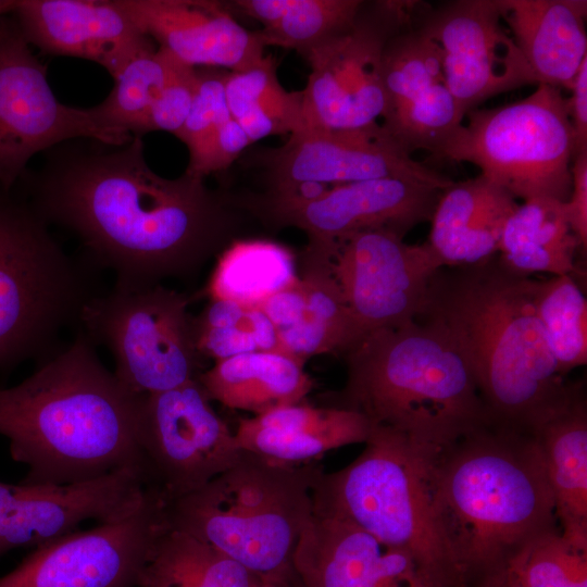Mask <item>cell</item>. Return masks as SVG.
Instances as JSON below:
<instances>
[{
	"instance_id": "6da1fadb",
	"label": "cell",
	"mask_w": 587,
	"mask_h": 587,
	"mask_svg": "<svg viewBox=\"0 0 587 587\" xmlns=\"http://www.w3.org/2000/svg\"><path fill=\"white\" fill-rule=\"evenodd\" d=\"M22 178L32 209L74 233L86 259L112 271L121 290L196 275L235 240L239 224L229 196L204 179L153 172L140 136L122 145L62 142Z\"/></svg>"
},
{
	"instance_id": "7a4b0ae2",
	"label": "cell",
	"mask_w": 587,
	"mask_h": 587,
	"mask_svg": "<svg viewBox=\"0 0 587 587\" xmlns=\"http://www.w3.org/2000/svg\"><path fill=\"white\" fill-rule=\"evenodd\" d=\"M143 396L127 390L77 329L20 384L0 388V435L28 471L22 483L61 485L140 466ZM141 467V466H140Z\"/></svg>"
},
{
	"instance_id": "3957f363",
	"label": "cell",
	"mask_w": 587,
	"mask_h": 587,
	"mask_svg": "<svg viewBox=\"0 0 587 587\" xmlns=\"http://www.w3.org/2000/svg\"><path fill=\"white\" fill-rule=\"evenodd\" d=\"M416 320L436 324L470 366L492 420L532 432L573 394L534 304V279L498 257L444 266Z\"/></svg>"
},
{
	"instance_id": "277c9868",
	"label": "cell",
	"mask_w": 587,
	"mask_h": 587,
	"mask_svg": "<svg viewBox=\"0 0 587 587\" xmlns=\"http://www.w3.org/2000/svg\"><path fill=\"white\" fill-rule=\"evenodd\" d=\"M430 483L439 527L467 585L560 528L536 440L515 426L490 419L436 451Z\"/></svg>"
},
{
	"instance_id": "5b68a950",
	"label": "cell",
	"mask_w": 587,
	"mask_h": 587,
	"mask_svg": "<svg viewBox=\"0 0 587 587\" xmlns=\"http://www.w3.org/2000/svg\"><path fill=\"white\" fill-rule=\"evenodd\" d=\"M330 398L435 451L491 419L465 359L436 324L414 320L364 334L344 353Z\"/></svg>"
},
{
	"instance_id": "8992f818",
	"label": "cell",
	"mask_w": 587,
	"mask_h": 587,
	"mask_svg": "<svg viewBox=\"0 0 587 587\" xmlns=\"http://www.w3.org/2000/svg\"><path fill=\"white\" fill-rule=\"evenodd\" d=\"M323 471L319 461L283 464L242 450L234 465L208 484L164 502V523L261 579L286 577L313 514V487Z\"/></svg>"
},
{
	"instance_id": "52a82bcc",
	"label": "cell",
	"mask_w": 587,
	"mask_h": 587,
	"mask_svg": "<svg viewBox=\"0 0 587 587\" xmlns=\"http://www.w3.org/2000/svg\"><path fill=\"white\" fill-rule=\"evenodd\" d=\"M347 466L320 474L313 513L347 520L409 552L437 587H467L439 527L432 497L435 450L373 425Z\"/></svg>"
},
{
	"instance_id": "ba28073f",
	"label": "cell",
	"mask_w": 587,
	"mask_h": 587,
	"mask_svg": "<svg viewBox=\"0 0 587 587\" xmlns=\"http://www.w3.org/2000/svg\"><path fill=\"white\" fill-rule=\"evenodd\" d=\"M48 226L0 187V371L60 351L62 332L77 330L86 305L101 294L93 265L70 257Z\"/></svg>"
},
{
	"instance_id": "9c48e42d",
	"label": "cell",
	"mask_w": 587,
	"mask_h": 587,
	"mask_svg": "<svg viewBox=\"0 0 587 587\" xmlns=\"http://www.w3.org/2000/svg\"><path fill=\"white\" fill-rule=\"evenodd\" d=\"M466 115L433 158L472 163L515 199L567 201L575 140L559 88L541 84L517 102Z\"/></svg>"
},
{
	"instance_id": "30bf717a",
	"label": "cell",
	"mask_w": 587,
	"mask_h": 587,
	"mask_svg": "<svg viewBox=\"0 0 587 587\" xmlns=\"http://www.w3.org/2000/svg\"><path fill=\"white\" fill-rule=\"evenodd\" d=\"M191 300L162 284L113 288L88 302L78 329L111 351L114 375L127 390L137 396L170 390L204 371L192 336Z\"/></svg>"
},
{
	"instance_id": "8fae6325",
	"label": "cell",
	"mask_w": 587,
	"mask_h": 587,
	"mask_svg": "<svg viewBox=\"0 0 587 587\" xmlns=\"http://www.w3.org/2000/svg\"><path fill=\"white\" fill-rule=\"evenodd\" d=\"M417 1L365 2L351 25L303 57L310 74L300 127L350 129L377 123L385 108L382 58L386 43L411 24Z\"/></svg>"
},
{
	"instance_id": "7c38bea8",
	"label": "cell",
	"mask_w": 587,
	"mask_h": 587,
	"mask_svg": "<svg viewBox=\"0 0 587 587\" xmlns=\"http://www.w3.org/2000/svg\"><path fill=\"white\" fill-rule=\"evenodd\" d=\"M302 258L327 270L363 335L416 320L432 277L444 267L427 241L409 245L383 229L308 240Z\"/></svg>"
},
{
	"instance_id": "4fadbf2b",
	"label": "cell",
	"mask_w": 587,
	"mask_h": 587,
	"mask_svg": "<svg viewBox=\"0 0 587 587\" xmlns=\"http://www.w3.org/2000/svg\"><path fill=\"white\" fill-rule=\"evenodd\" d=\"M138 448L147 487L164 502L201 488L242 452L198 379L143 396Z\"/></svg>"
},
{
	"instance_id": "5bb4252c",
	"label": "cell",
	"mask_w": 587,
	"mask_h": 587,
	"mask_svg": "<svg viewBox=\"0 0 587 587\" xmlns=\"http://www.w3.org/2000/svg\"><path fill=\"white\" fill-rule=\"evenodd\" d=\"M79 138L125 143L98 123L91 108L60 102L48 83L47 67L33 53L16 23H3L0 34V187L11 191L34 155Z\"/></svg>"
},
{
	"instance_id": "9a60e30c",
	"label": "cell",
	"mask_w": 587,
	"mask_h": 587,
	"mask_svg": "<svg viewBox=\"0 0 587 587\" xmlns=\"http://www.w3.org/2000/svg\"><path fill=\"white\" fill-rule=\"evenodd\" d=\"M164 501L148 487L140 507L36 547L0 587H139L152 547L164 528Z\"/></svg>"
},
{
	"instance_id": "2e32d148",
	"label": "cell",
	"mask_w": 587,
	"mask_h": 587,
	"mask_svg": "<svg viewBox=\"0 0 587 587\" xmlns=\"http://www.w3.org/2000/svg\"><path fill=\"white\" fill-rule=\"evenodd\" d=\"M444 190L397 177L335 185L309 201L276 199L264 193L230 198L233 204L274 228L296 227L308 240H323L367 229L404 237L430 222Z\"/></svg>"
},
{
	"instance_id": "e0dca14e",
	"label": "cell",
	"mask_w": 587,
	"mask_h": 587,
	"mask_svg": "<svg viewBox=\"0 0 587 587\" xmlns=\"http://www.w3.org/2000/svg\"><path fill=\"white\" fill-rule=\"evenodd\" d=\"M416 25L439 48L447 86L466 115L487 99L537 84L501 17L499 0L422 4Z\"/></svg>"
},
{
	"instance_id": "ac0fdd59",
	"label": "cell",
	"mask_w": 587,
	"mask_h": 587,
	"mask_svg": "<svg viewBox=\"0 0 587 587\" xmlns=\"http://www.w3.org/2000/svg\"><path fill=\"white\" fill-rule=\"evenodd\" d=\"M266 191L301 183L340 185L373 178L397 177L447 189L454 182L413 160L375 123L350 129L299 127L285 145L260 153Z\"/></svg>"
},
{
	"instance_id": "d6986e66",
	"label": "cell",
	"mask_w": 587,
	"mask_h": 587,
	"mask_svg": "<svg viewBox=\"0 0 587 587\" xmlns=\"http://www.w3.org/2000/svg\"><path fill=\"white\" fill-rule=\"evenodd\" d=\"M147 489L138 465L61 485L0 482V557L74 533L88 520L124 519L140 507Z\"/></svg>"
},
{
	"instance_id": "ffe728a7",
	"label": "cell",
	"mask_w": 587,
	"mask_h": 587,
	"mask_svg": "<svg viewBox=\"0 0 587 587\" xmlns=\"http://www.w3.org/2000/svg\"><path fill=\"white\" fill-rule=\"evenodd\" d=\"M416 16L383 52L382 126L409 154L423 149L433 155L465 115L447 86L439 48L417 27Z\"/></svg>"
},
{
	"instance_id": "44dd1931",
	"label": "cell",
	"mask_w": 587,
	"mask_h": 587,
	"mask_svg": "<svg viewBox=\"0 0 587 587\" xmlns=\"http://www.w3.org/2000/svg\"><path fill=\"white\" fill-rule=\"evenodd\" d=\"M291 567L299 587H437L409 552L347 520L314 513Z\"/></svg>"
},
{
	"instance_id": "7402d4cb",
	"label": "cell",
	"mask_w": 587,
	"mask_h": 587,
	"mask_svg": "<svg viewBox=\"0 0 587 587\" xmlns=\"http://www.w3.org/2000/svg\"><path fill=\"white\" fill-rule=\"evenodd\" d=\"M12 13L29 45L47 54L93 61L112 77L155 49L117 0H16Z\"/></svg>"
},
{
	"instance_id": "603a6c76",
	"label": "cell",
	"mask_w": 587,
	"mask_h": 587,
	"mask_svg": "<svg viewBox=\"0 0 587 587\" xmlns=\"http://www.w3.org/2000/svg\"><path fill=\"white\" fill-rule=\"evenodd\" d=\"M136 26L178 61L228 72L264 57L258 30L241 26L217 1L117 0Z\"/></svg>"
},
{
	"instance_id": "cb8c5ba5",
	"label": "cell",
	"mask_w": 587,
	"mask_h": 587,
	"mask_svg": "<svg viewBox=\"0 0 587 587\" xmlns=\"http://www.w3.org/2000/svg\"><path fill=\"white\" fill-rule=\"evenodd\" d=\"M373 425L359 411L303 402L240 419L234 432L245 451L283 464L319 461L327 451L365 442Z\"/></svg>"
},
{
	"instance_id": "d4e9b609",
	"label": "cell",
	"mask_w": 587,
	"mask_h": 587,
	"mask_svg": "<svg viewBox=\"0 0 587 587\" xmlns=\"http://www.w3.org/2000/svg\"><path fill=\"white\" fill-rule=\"evenodd\" d=\"M537 85L570 89L587 58L586 0H499Z\"/></svg>"
},
{
	"instance_id": "484cf974",
	"label": "cell",
	"mask_w": 587,
	"mask_h": 587,
	"mask_svg": "<svg viewBox=\"0 0 587 587\" xmlns=\"http://www.w3.org/2000/svg\"><path fill=\"white\" fill-rule=\"evenodd\" d=\"M516 199L483 175L453 183L437 202L428 245L444 266H467L498 253L504 225Z\"/></svg>"
},
{
	"instance_id": "4316f807",
	"label": "cell",
	"mask_w": 587,
	"mask_h": 587,
	"mask_svg": "<svg viewBox=\"0 0 587 587\" xmlns=\"http://www.w3.org/2000/svg\"><path fill=\"white\" fill-rule=\"evenodd\" d=\"M530 434L542 458L560 532L587 549V404L582 384Z\"/></svg>"
},
{
	"instance_id": "83f0119b",
	"label": "cell",
	"mask_w": 587,
	"mask_h": 587,
	"mask_svg": "<svg viewBox=\"0 0 587 587\" xmlns=\"http://www.w3.org/2000/svg\"><path fill=\"white\" fill-rule=\"evenodd\" d=\"M198 380L211 401L253 415L300 403L313 389L304 363L277 350L215 361Z\"/></svg>"
},
{
	"instance_id": "f1b7e54d",
	"label": "cell",
	"mask_w": 587,
	"mask_h": 587,
	"mask_svg": "<svg viewBox=\"0 0 587 587\" xmlns=\"http://www.w3.org/2000/svg\"><path fill=\"white\" fill-rule=\"evenodd\" d=\"M582 247L573 233L564 202L539 198L524 201L508 218L499 241V259L524 274L574 275L575 252Z\"/></svg>"
},
{
	"instance_id": "f546056e",
	"label": "cell",
	"mask_w": 587,
	"mask_h": 587,
	"mask_svg": "<svg viewBox=\"0 0 587 587\" xmlns=\"http://www.w3.org/2000/svg\"><path fill=\"white\" fill-rule=\"evenodd\" d=\"M299 277L305 305L296 324L277 333L278 350L303 363L319 354L344 355L363 334L339 287L324 266L305 258Z\"/></svg>"
},
{
	"instance_id": "4dcf8cb0",
	"label": "cell",
	"mask_w": 587,
	"mask_h": 587,
	"mask_svg": "<svg viewBox=\"0 0 587 587\" xmlns=\"http://www.w3.org/2000/svg\"><path fill=\"white\" fill-rule=\"evenodd\" d=\"M298 279L296 258L286 247L268 240L235 239L217 255L202 294L209 300L259 307Z\"/></svg>"
},
{
	"instance_id": "1f68e13d",
	"label": "cell",
	"mask_w": 587,
	"mask_h": 587,
	"mask_svg": "<svg viewBox=\"0 0 587 587\" xmlns=\"http://www.w3.org/2000/svg\"><path fill=\"white\" fill-rule=\"evenodd\" d=\"M259 580L210 545L165 525L146 562L139 587H255Z\"/></svg>"
},
{
	"instance_id": "d6a6232c",
	"label": "cell",
	"mask_w": 587,
	"mask_h": 587,
	"mask_svg": "<svg viewBox=\"0 0 587 587\" xmlns=\"http://www.w3.org/2000/svg\"><path fill=\"white\" fill-rule=\"evenodd\" d=\"M225 95L230 116L252 143L274 135H290L302 124V90L288 91L282 86L272 55L227 72Z\"/></svg>"
},
{
	"instance_id": "836d02e7",
	"label": "cell",
	"mask_w": 587,
	"mask_h": 587,
	"mask_svg": "<svg viewBox=\"0 0 587 587\" xmlns=\"http://www.w3.org/2000/svg\"><path fill=\"white\" fill-rule=\"evenodd\" d=\"M176 59L158 48L127 62L114 76L108 97L91 108L98 123L126 142L132 139L165 86Z\"/></svg>"
},
{
	"instance_id": "e575fe53",
	"label": "cell",
	"mask_w": 587,
	"mask_h": 587,
	"mask_svg": "<svg viewBox=\"0 0 587 587\" xmlns=\"http://www.w3.org/2000/svg\"><path fill=\"white\" fill-rule=\"evenodd\" d=\"M534 304L559 373L587 363V300L573 275L534 279Z\"/></svg>"
},
{
	"instance_id": "d590c367",
	"label": "cell",
	"mask_w": 587,
	"mask_h": 587,
	"mask_svg": "<svg viewBox=\"0 0 587 587\" xmlns=\"http://www.w3.org/2000/svg\"><path fill=\"white\" fill-rule=\"evenodd\" d=\"M192 336L204 359L224 360L253 351L278 350L277 332L259 307L209 300L191 317Z\"/></svg>"
},
{
	"instance_id": "8d00e7d4",
	"label": "cell",
	"mask_w": 587,
	"mask_h": 587,
	"mask_svg": "<svg viewBox=\"0 0 587 587\" xmlns=\"http://www.w3.org/2000/svg\"><path fill=\"white\" fill-rule=\"evenodd\" d=\"M362 0H283L278 17L258 30L264 46L309 50L348 28Z\"/></svg>"
},
{
	"instance_id": "74e56055",
	"label": "cell",
	"mask_w": 587,
	"mask_h": 587,
	"mask_svg": "<svg viewBox=\"0 0 587 587\" xmlns=\"http://www.w3.org/2000/svg\"><path fill=\"white\" fill-rule=\"evenodd\" d=\"M505 570L524 587H587V549L554 528L526 542Z\"/></svg>"
},
{
	"instance_id": "f35d334b",
	"label": "cell",
	"mask_w": 587,
	"mask_h": 587,
	"mask_svg": "<svg viewBox=\"0 0 587 587\" xmlns=\"http://www.w3.org/2000/svg\"><path fill=\"white\" fill-rule=\"evenodd\" d=\"M227 72L214 67H197L198 80L187 118L176 135L189 152L185 171L191 174L201 162L217 129L230 117L225 82Z\"/></svg>"
},
{
	"instance_id": "ab89813d",
	"label": "cell",
	"mask_w": 587,
	"mask_h": 587,
	"mask_svg": "<svg viewBox=\"0 0 587 587\" xmlns=\"http://www.w3.org/2000/svg\"><path fill=\"white\" fill-rule=\"evenodd\" d=\"M197 80V68L176 59L171 76L134 136L142 137L154 130H165L176 136L189 113Z\"/></svg>"
},
{
	"instance_id": "60d3db41",
	"label": "cell",
	"mask_w": 587,
	"mask_h": 587,
	"mask_svg": "<svg viewBox=\"0 0 587 587\" xmlns=\"http://www.w3.org/2000/svg\"><path fill=\"white\" fill-rule=\"evenodd\" d=\"M251 143L246 132L230 116L217 129L197 168L188 175L204 179L212 173L226 170Z\"/></svg>"
},
{
	"instance_id": "b9f144b4",
	"label": "cell",
	"mask_w": 587,
	"mask_h": 587,
	"mask_svg": "<svg viewBox=\"0 0 587 587\" xmlns=\"http://www.w3.org/2000/svg\"><path fill=\"white\" fill-rule=\"evenodd\" d=\"M572 191L564 202L569 224L584 249L587 246V150L573 158Z\"/></svg>"
},
{
	"instance_id": "7bdbcfd3",
	"label": "cell",
	"mask_w": 587,
	"mask_h": 587,
	"mask_svg": "<svg viewBox=\"0 0 587 587\" xmlns=\"http://www.w3.org/2000/svg\"><path fill=\"white\" fill-rule=\"evenodd\" d=\"M305 305V290L299 277L295 284L275 292L265 299L259 308L275 327L284 330L296 324Z\"/></svg>"
},
{
	"instance_id": "ee69618b",
	"label": "cell",
	"mask_w": 587,
	"mask_h": 587,
	"mask_svg": "<svg viewBox=\"0 0 587 587\" xmlns=\"http://www.w3.org/2000/svg\"><path fill=\"white\" fill-rule=\"evenodd\" d=\"M566 99L569 117L574 132L575 154L587 150V58L582 62Z\"/></svg>"
},
{
	"instance_id": "f6af8a7d",
	"label": "cell",
	"mask_w": 587,
	"mask_h": 587,
	"mask_svg": "<svg viewBox=\"0 0 587 587\" xmlns=\"http://www.w3.org/2000/svg\"><path fill=\"white\" fill-rule=\"evenodd\" d=\"M467 587H524L521 585L505 567L488 574L478 580L467 585Z\"/></svg>"
},
{
	"instance_id": "bcb514c9",
	"label": "cell",
	"mask_w": 587,
	"mask_h": 587,
	"mask_svg": "<svg viewBox=\"0 0 587 587\" xmlns=\"http://www.w3.org/2000/svg\"><path fill=\"white\" fill-rule=\"evenodd\" d=\"M255 587H299L294 572L282 578L273 579H261L258 582Z\"/></svg>"
},
{
	"instance_id": "7dc6e473",
	"label": "cell",
	"mask_w": 587,
	"mask_h": 587,
	"mask_svg": "<svg viewBox=\"0 0 587 587\" xmlns=\"http://www.w3.org/2000/svg\"><path fill=\"white\" fill-rule=\"evenodd\" d=\"M16 4V0H0V34L2 30L3 21L2 17L4 14L13 12Z\"/></svg>"
}]
</instances>
